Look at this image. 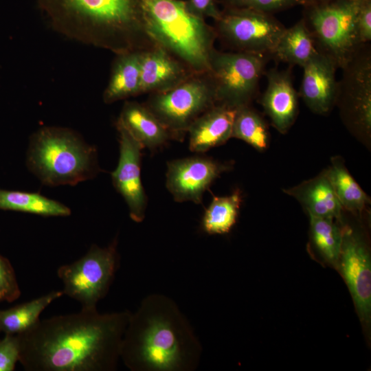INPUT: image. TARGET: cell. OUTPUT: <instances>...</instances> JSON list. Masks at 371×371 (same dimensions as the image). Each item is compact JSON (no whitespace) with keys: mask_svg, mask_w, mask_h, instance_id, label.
I'll return each instance as SVG.
<instances>
[{"mask_svg":"<svg viewBox=\"0 0 371 371\" xmlns=\"http://www.w3.org/2000/svg\"><path fill=\"white\" fill-rule=\"evenodd\" d=\"M318 49L314 37L302 19L289 28H285L271 56L291 65L303 67Z\"/></svg>","mask_w":371,"mask_h":371,"instance_id":"7402d4cb","label":"cell"},{"mask_svg":"<svg viewBox=\"0 0 371 371\" xmlns=\"http://www.w3.org/2000/svg\"><path fill=\"white\" fill-rule=\"evenodd\" d=\"M138 1L146 30L155 44L192 72H207L210 58L215 49V29L192 12L187 1Z\"/></svg>","mask_w":371,"mask_h":371,"instance_id":"277c9868","label":"cell"},{"mask_svg":"<svg viewBox=\"0 0 371 371\" xmlns=\"http://www.w3.org/2000/svg\"><path fill=\"white\" fill-rule=\"evenodd\" d=\"M232 137L241 139L259 151L265 150L269 143L265 122L249 105L236 109Z\"/></svg>","mask_w":371,"mask_h":371,"instance_id":"83f0119b","label":"cell"},{"mask_svg":"<svg viewBox=\"0 0 371 371\" xmlns=\"http://www.w3.org/2000/svg\"><path fill=\"white\" fill-rule=\"evenodd\" d=\"M312 243L319 254L328 262L339 263L343 229L335 220L308 215Z\"/></svg>","mask_w":371,"mask_h":371,"instance_id":"4316f807","label":"cell"},{"mask_svg":"<svg viewBox=\"0 0 371 371\" xmlns=\"http://www.w3.org/2000/svg\"><path fill=\"white\" fill-rule=\"evenodd\" d=\"M131 312L97 308L39 319L17 334L27 371H114Z\"/></svg>","mask_w":371,"mask_h":371,"instance_id":"6da1fadb","label":"cell"},{"mask_svg":"<svg viewBox=\"0 0 371 371\" xmlns=\"http://www.w3.org/2000/svg\"><path fill=\"white\" fill-rule=\"evenodd\" d=\"M26 164L43 184L52 187L76 186L100 170L95 146L71 130L54 126L32 135Z\"/></svg>","mask_w":371,"mask_h":371,"instance_id":"5b68a950","label":"cell"},{"mask_svg":"<svg viewBox=\"0 0 371 371\" xmlns=\"http://www.w3.org/2000/svg\"><path fill=\"white\" fill-rule=\"evenodd\" d=\"M336 103L346 126L368 139L371 133V54L364 45L341 69Z\"/></svg>","mask_w":371,"mask_h":371,"instance_id":"8fae6325","label":"cell"},{"mask_svg":"<svg viewBox=\"0 0 371 371\" xmlns=\"http://www.w3.org/2000/svg\"><path fill=\"white\" fill-rule=\"evenodd\" d=\"M187 3L192 12L204 19L211 17L216 21L221 16L214 0H188Z\"/></svg>","mask_w":371,"mask_h":371,"instance_id":"d6a6232c","label":"cell"},{"mask_svg":"<svg viewBox=\"0 0 371 371\" xmlns=\"http://www.w3.org/2000/svg\"><path fill=\"white\" fill-rule=\"evenodd\" d=\"M120 155L111 173L113 187L127 204L131 218L141 223L145 218L147 197L141 179L142 144L118 121Z\"/></svg>","mask_w":371,"mask_h":371,"instance_id":"7c38bea8","label":"cell"},{"mask_svg":"<svg viewBox=\"0 0 371 371\" xmlns=\"http://www.w3.org/2000/svg\"><path fill=\"white\" fill-rule=\"evenodd\" d=\"M341 271L358 315L368 323L371 315V259L363 238L351 229H343L339 256Z\"/></svg>","mask_w":371,"mask_h":371,"instance_id":"5bb4252c","label":"cell"},{"mask_svg":"<svg viewBox=\"0 0 371 371\" xmlns=\"http://www.w3.org/2000/svg\"><path fill=\"white\" fill-rule=\"evenodd\" d=\"M310 1L311 3L313 2V0H310ZM319 1H320V3H324V2H327L331 0H319Z\"/></svg>","mask_w":371,"mask_h":371,"instance_id":"836d02e7","label":"cell"},{"mask_svg":"<svg viewBox=\"0 0 371 371\" xmlns=\"http://www.w3.org/2000/svg\"><path fill=\"white\" fill-rule=\"evenodd\" d=\"M119 265L117 238L106 247L92 245L79 259L58 269L62 292L81 308H97L109 292Z\"/></svg>","mask_w":371,"mask_h":371,"instance_id":"ba28073f","label":"cell"},{"mask_svg":"<svg viewBox=\"0 0 371 371\" xmlns=\"http://www.w3.org/2000/svg\"><path fill=\"white\" fill-rule=\"evenodd\" d=\"M236 109L216 104L207 110L191 124L189 133V148L198 153L225 143L232 137Z\"/></svg>","mask_w":371,"mask_h":371,"instance_id":"ac0fdd59","label":"cell"},{"mask_svg":"<svg viewBox=\"0 0 371 371\" xmlns=\"http://www.w3.org/2000/svg\"><path fill=\"white\" fill-rule=\"evenodd\" d=\"M0 210L45 216H67L71 210L64 204L35 192L0 189Z\"/></svg>","mask_w":371,"mask_h":371,"instance_id":"cb8c5ba5","label":"cell"},{"mask_svg":"<svg viewBox=\"0 0 371 371\" xmlns=\"http://www.w3.org/2000/svg\"><path fill=\"white\" fill-rule=\"evenodd\" d=\"M117 120L144 148L153 150L174 139L170 131L144 104L125 102Z\"/></svg>","mask_w":371,"mask_h":371,"instance_id":"ffe728a7","label":"cell"},{"mask_svg":"<svg viewBox=\"0 0 371 371\" xmlns=\"http://www.w3.org/2000/svg\"><path fill=\"white\" fill-rule=\"evenodd\" d=\"M361 0H331L313 7L308 14L311 30L319 52L342 69L365 45L359 32Z\"/></svg>","mask_w":371,"mask_h":371,"instance_id":"8992f818","label":"cell"},{"mask_svg":"<svg viewBox=\"0 0 371 371\" xmlns=\"http://www.w3.org/2000/svg\"><path fill=\"white\" fill-rule=\"evenodd\" d=\"M358 27L363 45L371 40V0H361L358 14Z\"/></svg>","mask_w":371,"mask_h":371,"instance_id":"1f68e13d","label":"cell"},{"mask_svg":"<svg viewBox=\"0 0 371 371\" xmlns=\"http://www.w3.org/2000/svg\"><path fill=\"white\" fill-rule=\"evenodd\" d=\"M230 168V164L207 157L175 159L167 164L166 188L176 201L199 204L212 183Z\"/></svg>","mask_w":371,"mask_h":371,"instance_id":"4fadbf2b","label":"cell"},{"mask_svg":"<svg viewBox=\"0 0 371 371\" xmlns=\"http://www.w3.org/2000/svg\"><path fill=\"white\" fill-rule=\"evenodd\" d=\"M131 52L117 54L103 100L110 104L141 94L139 54Z\"/></svg>","mask_w":371,"mask_h":371,"instance_id":"44dd1931","label":"cell"},{"mask_svg":"<svg viewBox=\"0 0 371 371\" xmlns=\"http://www.w3.org/2000/svg\"><path fill=\"white\" fill-rule=\"evenodd\" d=\"M283 191L301 203L308 215L333 220L341 218L343 207L335 194L326 169L316 177Z\"/></svg>","mask_w":371,"mask_h":371,"instance_id":"d6986e66","label":"cell"},{"mask_svg":"<svg viewBox=\"0 0 371 371\" xmlns=\"http://www.w3.org/2000/svg\"><path fill=\"white\" fill-rule=\"evenodd\" d=\"M267 89L261 104L278 131L285 133L294 123L298 112V95L289 71L272 69L266 73Z\"/></svg>","mask_w":371,"mask_h":371,"instance_id":"e0dca14e","label":"cell"},{"mask_svg":"<svg viewBox=\"0 0 371 371\" xmlns=\"http://www.w3.org/2000/svg\"><path fill=\"white\" fill-rule=\"evenodd\" d=\"M19 352L17 335L5 334L0 339V371H13L19 359Z\"/></svg>","mask_w":371,"mask_h":371,"instance_id":"4dcf8cb0","label":"cell"},{"mask_svg":"<svg viewBox=\"0 0 371 371\" xmlns=\"http://www.w3.org/2000/svg\"><path fill=\"white\" fill-rule=\"evenodd\" d=\"M216 104L215 87L209 72L194 73L175 87L150 93L146 107L181 140L194 120Z\"/></svg>","mask_w":371,"mask_h":371,"instance_id":"52a82bcc","label":"cell"},{"mask_svg":"<svg viewBox=\"0 0 371 371\" xmlns=\"http://www.w3.org/2000/svg\"><path fill=\"white\" fill-rule=\"evenodd\" d=\"M225 2L230 8H248L266 13L311 3L310 0H225Z\"/></svg>","mask_w":371,"mask_h":371,"instance_id":"f546056e","label":"cell"},{"mask_svg":"<svg viewBox=\"0 0 371 371\" xmlns=\"http://www.w3.org/2000/svg\"><path fill=\"white\" fill-rule=\"evenodd\" d=\"M202 353L201 341L172 298L150 294L131 313L120 352L131 371H194Z\"/></svg>","mask_w":371,"mask_h":371,"instance_id":"7a4b0ae2","label":"cell"},{"mask_svg":"<svg viewBox=\"0 0 371 371\" xmlns=\"http://www.w3.org/2000/svg\"><path fill=\"white\" fill-rule=\"evenodd\" d=\"M300 95L313 113L325 115L336 103L337 67L327 55L317 52L303 67Z\"/></svg>","mask_w":371,"mask_h":371,"instance_id":"9a60e30c","label":"cell"},{"mask_svg":"<svg viewBox=\"0 0 371 371\" xmlns=\"http://www.w3.org/2000/svg\"><path fill=\"white\" fill-rule=\"evenodd\" d=\"M216 23L217 36L234 49L269 56L285 30L268 13L248 8H229Z\"/></svg>","mask_w":371,"mask_h":371,"instance_id":"30bf717a","label":"cell"},{"mask_svg":"<svg viewBox=\"0 0 371 371\" xmlns=\"http://www.w3.org/2000/svg\"><path fill=\"white\" fill-rule=\"evenodd\" d=\"M330 163L326 169L328 176L343 209L361 212L370 203L369 196L350 175L341 157H332Z\"/></svg>","mask_w":371,"mask_h":371,"instance_id":"d4e9b609","label":"cell"},{"mask_svg":"<svg viewBox=\"0 0 371 371\" xmlns=\"http://www.w3.org/2000/svg\"><path fill=\"white\" fill-rule=\"evenodd\" d=\"M268 58L265 54L214 49L208 72L215 87L216 104L235 109L250 105Z\"/></svg>","mask_w":371,"mask_h":371,"instance_id":"9c48e42d","label":"cell"},{"mask_svg":"<svg viewBox=\"0 0 371 371\" xmlns=\"http://www.w3.org/2000/svg\"><path fill=\"white\" fill-rule=\"evenodd\" d=\"M140 92L157 93L179 85L194 72L160 47L139 54Z\"/></svg>","mask_w":371,"mask_h":371,"instance_id":"2e32d148","label":"cell"},{"mask_svg":"<svg viewBox=\"0 0 371 371\" xmlns=\"http://www.w3.org/2000/svg\"><path fill=\"white\" fill-rule=\"evenodd\" d=\"M241 203L239 190L227 196H214L202 218L203 230L208 234L228 233L236 222Z\"/></svg>","mask_w":371,"mask_h":371,"instance_id":"484cf974","label":"cell"},{"mask_svg":"<svg viewBox=\"0 0 371 371\" xmlns=\"http://www.w3.org/2000/svg\"><path fill=\"white\" fill-rule=\"evenodd\" d=\"M63 295L62 291H52L10 308L0 310V333L17 335L25 331L40 319L41 313L52 302Z\"/></svg>","mask_w":371,"mask_h":371,"instance_id":"603a6c76","label":"cell"},{"mask_svg":"<svg viewBox=\"0 0 371 371\" xmlns=\"http://www.w3.org/2000/svg\"><path fill=\"white\" fill-rule=\"evenodd\" d=\"M21 295L14 268L9 260L0 255V304L12 302Z\"/></svg>","mask_w":371,"mask_h":371,"instance_id":"f1b7e54d","label":"cell"},{"mask_svg":"<svg viewBox=\"0 0 371 371\" xmlns=\"http://www.w3.org/2000/svg\"><path fill=\"white\" fill-rule=\"evenodd\" d=\"M58 31L116 54L157 47L138 0H38Z\"/></svg>","mask_w":371,"mask_h":371,"instance_id":"3957f363","label":"cell"}]
</instances>
